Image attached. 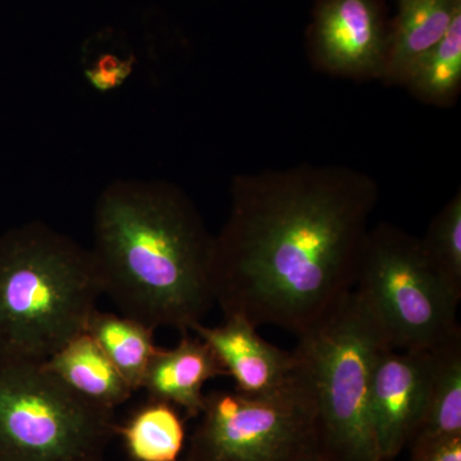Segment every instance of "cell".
I'll use <instances>...</instances> for the list:
<instances>
[{
    "label": "cell",
    "instance_id": "obj_1",
    "mask_svg": "<svg viewBox=\"0 0 461 461\" xmlns=\"http://www.w3.org/2000/svg\"><path fill=\"white\" fill-rule=\"evenodd\" d=\"M375 182L338 168L239 178L213 238L211 280L224 317L300 335L353 291Z\"/></svg>",
    "mask_w": 461,
    "mask_h": 461
},
{
    "label": "cell",
    "instance_id": "obj_2",
    "mask_svg": "<svg viewBox=\"0 0 461 461\" xmlns=\"http://www.w3.org/2000/svg\"><path fill=\"white\" fill-rule=\"evenodd\" d=\"M212 247L189 199L165 185H113L96 204L90 251L102 293L149 329L203 323L215 305Z\"/></svg>",
    "mask_w": 461,
    "mask_h": 461
},
{
    "label": "cell",
    "instance_id": "obj_3",
    "mask_svg": "<svg viewBox=\"0 0 461 461\" xmlns=\"http://www.w3.org/2000/svg\"><path fill=\"white\" fill-rule=\"evenodd\" d=\"M103 295L91 251L41 223L0 236V357L42 363L86 330Z\"/></svg>",
    "mask_w": 461,
    "mask_h": 461
},
{
    "label": "cell",
    "instance_id": "obj_4",
    "mask_svg": "<svg viewBox=\"0 0 461 461\" xmlns=\"http://www.w3.org/2000/svg\"><path fill=\"white\" fill-rule=\"evenodd\" d=\"M297 338L294 355L313 402L320 453L332 461H384L373 436L369 387L387 344L353 291Z\"/></svg>",
    "mask_w": 461,
    "mask_h": 461
},
{
    "label": "cell",
    "instance_id": "obj_5",
    "mask_svg": "<svg viewBox=\"0 0 461 461\" xmlns=\"http://www.w3.org/2000/svg\"><path fill=\"white\" fill-rule=\"evenodd\" d=\"M353 294L396 350L432 351L461 333V297L433 268L420 239L395 226L368 230Z\"/></svg>",
    "mask_w": 461,
    "mask_h": 461
},
{
    "label": "cell",
    "instance_id": "obj_6",
    "mask_svg": "<svg viewBox=\"0 0 461 461\" xmlns=\"http://www.w3.org/2000/svg\"><path fill=\"white\" fill-rule=\"evenodd\" d=\"M114 427L44 362L0 357V461H102Z\"/></svg>",
    "mask_w": 461,
    "mask_h": 461
},
{
    "label": "cell",
    "instance_id": "obj_7",
    "mask_svg": "<svg viewBox=\"0 0 461 461\" xmlns=\"http://www.w3.org/2000/svg\"><path fill=\"white\" fill-rule=\"evenodd\" d=\"M198 417L184 461H302L320 451L304 381L277 396L213 391Z\"/></svg>",
    "mask_w": 461,
    "mask_h": 461
},
{
    "label": "cell",
    "instance_id": "obj_8",
    "mask_svg": "<svg viewBox=\"0 0 461 461\" xmlns=\"http://www.w3.org/2000/svg\"><path fill=\"white\" fill-rule=\"evenodd\" d=\"M432 351H402L384 346L375 357L369 387V417L382 460L408 447L420 429L435 369Z\"/></svg>",
    "mask_w": 461,
    "mask_h": 461
},
{
    "label": "cell",
    "instance_id": "obj_9",
    "mask_svg": "<svg viewBox=\"0 0 461 461\" xmlns=\"http://www.w3.org/2000/svg\"><path fill=\"white\" fill-rule=\"evenodd\" d=\"M257 329L241 315H229L220 326L198 323L190 332L211 346L239 393L259 397L293 393L303 384L294 351L269 344Z\"/></svg>",
    "mask_w": 461,
    "mask_h": 461
},
{
    "label": "cell",
    "instance_id": "obj_10",
    "mask_svg": "<svg viewBox=\"0 0 461 461\" xmlns=\"http://www.w3.org/2000/svg\"><path fill=\"white\" fill-rule=\"evenodd\" d=\"M314 44L320 62L333 74L382 77L388 39L375 0H324Z\"/></svg>",
    "mask_w": 461,
    "mask_h": 461
},
{
    "label": "cell",
    "instance_id": "obj_11",
    "mask_svg": "<svg viewBox=\"0 0 461 461\" xmlns=\"http://www.w3.org/2000/svg\"><path fill=\"white\" fill-rule=\"evenodd\" d=\"M227 375L222 364L204 339L182 333L172 348H158L142 379L149 400L171 403L189 417H198L204 405L206 382Z\"/></svg>",
    "mask_w": 461,
    "mask_h": 461
},
{
    "label": "cell",
    "instance_id": "obj_12",
    "mask_svg": "<svg viewBox=\"0 0 461 461\" xmlns=\"http://www.w3.org/2000/svg\"><path fill=\"white\" fill-rule=\"evenodd\" d=\"M461 0H399V16L388 41L382 77L388 84H405L415 65L444 39Z\"/></svg>",
    "mask_w": 461,
    "mask_h": 461
},
{
    "label": "cell",
    "instance_id": "obj_13",
    "mask_svg": "<svg viewBox=\"0 0 461 461\" xmlns=\"http://www.w3.org/2000/svg\"><path fill=\"white\" fill-rule=\"evenodd\" d=\"M44 364L77 395L100 408L113 411L133 395L113 363L86 332L63 346Z\"/></svg>",
    "mask_w": 461,
    "mask_h": 461
},
{
    "label": "cell",
    "instance_id": "obj_14",
    "mask_svg": "<svg viewBox=\"0 0 461 461\" xmlns=\"http://www.w3.org/2000/svg\"><path fill=\"white\" fill-rule=\"evenodd\" d=\"M85 332L107 355L133 393L140 391L149 363L158 350L154 344L156 330L132 318L96 309Z\"/></svg>",
    "mask_w": 461,
    "mask_h": 461
},
{
    "label": "cell",
    "instance_id": "obj_15",
    "mask_svg": "<svg viewBox=\"0 0 461 461\" xmlns=\"http://www.w3.org/2000/svg\"><path fill=\"white\" fill-rule=\"evenodd\" d=\"M133 461H180L186 430L178 409L149 400L123 426L114 427Z\"/></svg>",
    "mask_w": 461,
    "mask_h": 461
},
{
    "label": "cell",
    "instance_id": "obj_16",
    "mask_svg": "<svg viewBox=\"0 0 461 461\" xmlns=\"http://www.w3.org/2000/svg\"><path fill=\"white\" fill-rule=\"evenodd\" d=\"M417 436H461V333L436 348L429 402Z\"/></svg>",
    "mask_w": 461,
    "mask_h": 461
},
{
    "label": "cell",
    "instance_id": "obj_17",
    "mask_svg": "<svg viewBox=\"0 0 461 461\" xmlns=\"http://www.w3.org/2000/svg\"><path fill=\"white\" fill-rule=\"evenodd\" d=\"M461 83V11L441 41L411 69L405 85L418 98L448 102Z\"/></svg>",
    "mask_w": 461,
    "mask_h": 461
},
{
    "label": "cell",
    "instance_id": "obj_18",
    "mask_svg": "<svg viewBox=\"0 0 461 461\" xmlns=\"http://www.w3.org/2000/svg\"><path fill=\"white\" fill-rule=\"evenodd\" d=\"M424 253L436 272L461 297V194L433 218L426 238L420 239Z\"/></svg>",
    "mask_w": 461,
    "mask_h": 461
},
{
    "label": "cell",
    "instance_id": "obj_19",
    "mask_svg": "<svg viewBox=\"0 0 461 461\" xmlns=\"http://www.w3.org/2000/svg\"><path fill=\"white\" fill-rule=\"evenodd\" d=\"M135 59L103 53L86 69L85 76L94 89L107 93L120 87L132 74Z\"/></svg>",
    "mask_w": 461,
    "mask_h": 461
},
{
    "label": "cell",
    "instance_id": "obj_20",
    "mask_svg": "<svg viewBox=\"0 0 461 461\" xmlns=\"http://www.w3.org/2000/svg\"><path fill=\"white\" fill-rule=\"evenodd\" d=\"M408 447L409 461H461V436H417Z\"/></svg>",
    "mask_w": 461,
    "mask_h": 461
},
{
    "label": "cell",
    "instance_id": "obj_21",
    "mask_svg": "<svg viewBox=\"0 0 461 461\" xmlns=\"http://www.w3.org/2000/svg\"><path fill=\"white\" fill-rule=\"evenodd\" d=\"M302 461H332V460H330L329 457L324 456L323 454H321V453H320V451H318V453L311 455V456H308V457H306V459L302 460Z\"/></svg>",
    "mask_w": 461,
    "mask_h": 461
}]
</instances>
